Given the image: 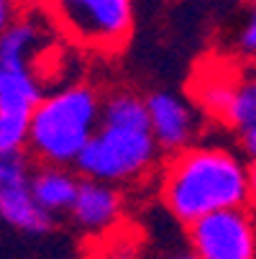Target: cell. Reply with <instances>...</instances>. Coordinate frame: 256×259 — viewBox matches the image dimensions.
<instances>
[{
	"mask_svg": "<svg viewBox=\"0 0 256 259\" xmlns=\"http://www.w3.org/2000/svg\"><path fill=\"white\" fill-rule=\"evenodd\" d=\"M233 44H236V52L243 59L256 62V0H248L246 3V13H243V21L236 28Z\"/></svg>",
	"mask_w": 256,
	"mask_h": 259,
	"instance_id": "cell-13",
	"label": "cell"
},
{
	"mask_svg": "<svg viewBox=\"0 0 256 259\" xmlns=\"http://www.w3.org/2000/svg\"><path fill=\"white\" fill-rule=\"evenodd\" d=\"M100 90L90 82H69L44 95L31 118L26 154L39 164L77 167L103 118Z\"/></svg>",
	"mask_w": 256,
	"mask_h": 259,
	"instance_id": "cell-3",
	"label": "cell"
},
{
	"mask_svg": "<svg viewBox=\"0 0 256 259\" xmlns=\"http://www.w3.org/2000/svg\"><path fill=\"white\" fill-rule=\"evenodd\" d=\"M159 154L146 116V98L123 88L105 95L100 126L77 162V172L121 188L143 180L157 167Z\"/></svg>",
	"mask_w": 256,
	"mask_h": 259,
	"instance_id": "cell-2",
	"label": "cell"
},
{
	"mask_svg": "<svg viewBox=\"0 0 256 259\" xmlns=\"http://www.w3.org/2000/svg\"><path fill=\"white\" fill-rule=\"evenodd\" d=\"M146 116L151 136L162 154H179L197 144L200 108L195 100L169 90H154L146 95Z\"/></svg>",
	"mask_w": 256,
	"mask_h": 259,
	"instance_id": "cell-8",
	"label": "cell"
},
{
	"mask_svg": "<svg viewBox=\"0 0 256 259\" xmlns=\"http://www.w3.org/2000/svg\"><path fill=\"white\" fill-rule=\"evenodd\" d=\"M95 259H143L141 239L128 229H116L108 236L97 239Z\"/></svg>",
	"mask_w": 256,
	"mask_h": 259,
	"instance_id": "cell-12",
	"label": "cell"
},
{
	"mask_svg": "<svg viewBox=\"0 0 256 259\" xmlns=\"http://www.w3.org/2000/svg\"><path fill=\"white\" fill-rule=\"evenodd\" d=\"M159 198L185 226L221 210L248 208V162L233 146L197 141L164 164Z\"/></svg>",
	"mask_w": 256,
	"mask_h": 259,
	"instance_id": "cell-1",
	"label": "cell"
},
{
	"mask_svg": "<svg viewBox=\"0 0 256 259\" xmlns=\"http://www.w3.org/2000/svg\"><path fill=\"white\" fill-rule=\"evenodd\" d=\"M256 118V75H236L221 113V123H226L233 134L246 128Z\"/></svg>",
	"mask_w": 256,
	"mask_h": 259,
	"instance_id": "cell-11",
	"label": "cell"
},
{
	"mask_svg": "<svg viewBox=\"0 0 256 259\" xmlns=\"http://www.w3.org/2000/svg\"><path fill=\"white\" fill-rule=\"evenodd\" d=\"M248 205L256 210V159L248 162Z\"/></svg>",
	"mask_w": 256,
	"mask_h": 259,
	"instance_id": "cell-16",
	"label": "cell"
},
{
	"mask_svg": "<svg viewBox=\"0 0 256 259\" xmlns=\"http://www.w3.org/2000/svg\"><path fill=\"white\" fill-rule=\"evenodd\" d=\"M69 215L77 224V229L95 239H103L116 231L123 218V193L116 185L82 177Z\"/></svg>",
	"mask_w": 256,
	"mask_h": 259,
	"instance_id": "cell-9",
	"label": "cell"
},
{
	"mask_svg": "<svg viewBox=\"0 0 256 259\" xmlns=\"http://www.w3.org/2000/svg\"><path fill=\"white\" fill-rule=\"evenodd\" d=\"M82 177L72 167H52V164H39L33 167V198L39 208L49 215L57 218L62 213H69L75 205L77 190H80Z\"/></svg>",
	"mask_w": 256,
	"mask_h": 259,
	"instance_id": "cell-10",
	"label": "cell"
},
{
	"mask_svg": "<svg viewBox=\"0 0 256 259\" xmlns=\"http://www.w3.org/2000/svg\"><path fill=\"white\" fill-rule=\"evenodd\" d=\"M46 13L72 44L111 54L133 33V0H46Z\"/></svg>",
	"mask_w": 256,
	"mask_h": 259,
	"instance_id": "cell-5",
	"label": "cell"
},
{
	"mask_svg": "<svg viewBox=\"0 0 256 259\" xmlns=\"http://www.w3.org/2000/svg\"><path fill=\"white\" fill-rule=\"evenodd\" d=\"M159 259H195V256H192V251L187 249V251H169V254H164V256H159Z\"/></svg>",
	"mask_w": 256,
	"mask_h": 259,
	"instance_id": "cell-17",
	"label": "cell"
},
{
	"mask_svg": "<svg viewBox=\"0 0 256 259\" xmlns=\"http://www.w3.org/2000/svg\"><path fill=\"white\" fill-rule=\"evenodd\" d=\"M236 139H238L241 154L248 157V159H256V118H253L246 128H241V131L236 134Z\"/></svg>",
	"mask_w": 256,
	"mask_h": 259,
	"instance_id": "cell-14",
	"label": "cell"
},
{
	"mask_svg": "<svg viewBox=\"0 0 256 259\" xmlns=\"http://www.w3.org/2000/svg\"><path fill=\"white\" fill-rule=\"evenodd\" d=\"M41 23L18 18L0 33V152H26L31 118L44 100Z\"/></svg>",
	"mask_w": 256,
	"mask_h": 259,
	"instance_id": "cell-4",
	"label": "cell"
},
{
	"mask_svg": "<svg viewBox=\"0 0 256 259\" xmlns=\"http://www.w3.org/2000/svg\"><path fill=\"white\" fill-rule=\"evenodd\" d=\"M33 162L26 152H0V218L16 231L39 236L54 224L33 198Z\"/></svg>",
	"mask_w": 256,
	"mask_h": 259,
	"instance_id": "cell-7",
	"label": "cell"
},
{
	"mask_svg": "<svg viewBox=\"0 0 256 259\" xmlns=\"http://www.w3.org/2000/svg\"><path fill=\"white\" fill-rule=\"evenodd\" d=\"M18 3L21 0H0V33L18 21Z\"/></svg>",
	"mask_w": 256,
	"mask_h": 259,
	"instance_id": "cell-15",
	"label": "cell"
},
{
	"mask_svg": "<svg viewBox=\"0 0 256 259\" xmlns=\"http://www.w3.org/2000/svg\"><path fill=\"white\" fill-rule=\"evenodd\" d=\"M195 259H256V213L251 208L221 210L187 226Z\"/></svg>",
	"mask_w": 256,
	"mask_h": 259,
	"instance_id": "cell-6",
	"label": "cell"
}]
</instances>
